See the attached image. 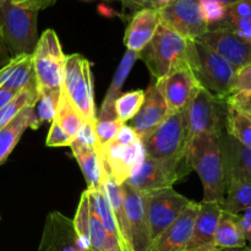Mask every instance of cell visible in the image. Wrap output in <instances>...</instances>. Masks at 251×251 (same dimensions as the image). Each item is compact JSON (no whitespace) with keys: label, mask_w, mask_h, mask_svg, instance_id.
Returning <instances> with one entry per match:
<instances>
[{"label":"cell","mask_w":251,"mask_h":251,"mask_svg":"<svg viewBox=\"0 0 251 251\" xmlns=\"http://www.w3.org/2000/svg\"><path fill=\"white\" fill-rule=\"evenodd\" d=\"M225 131L244 146L251 149V117L228 107Z\"/></svg>","instance_id":"obj_31"},{"label":"cell","mask_w":251,"mask_h":251,"mask_svg":"<svg viewBox=\"0 0 251 251\" xmlns=\"http://www.w3.org/2000/svg\"><path fill=\"white\" fill-rule=\"evenodd\" d=\"M90 240L95 251H119L112 238L103 227L97 212L90 202Z\"/></svg>","instance_id":"obj_33"},{"label":"cell","mask_w":251,"mask_h":251,"mask_svg":"<svg viewBox=\"0 0 251 251\" xmlns=\"http://www.w3.org/2000/svg\"><path fill=\"white\" fill-rule=\"evenodd\" d=\"M124 123L119 122L118 119H109V120H97L95 125L96 136H97L98 145L100 147L104 146L108 142L112 141L117 136L118 131L123 126Z\"/></svg>","instance_id":"obj_36"},{"label":"cell","mask_w":251,"mask_h":251,"mask_svg":"<svg viewBox=\"0 0 251 251\" xmlns=\"http://www.w3.org/2000/svg\"><path fill=\"white\" fill-rule=\"evenodd\" d=\"M144 90H135L122 93L115 100L114 103V110L117 119L119 122L124 123V124L127 120H131L139 113L140 108H141L142 103H144Z\"/></svg>","instance_id":"obj_32"},{"label":"cell","mask_w":251,"mask_h":251,"mask_svg":"<svg viewBox=\"0 0 251 251\" xmlns=\"http://www.w3.org/2000/svg\"><path fill=\"white\" fill-rule=\"evenodd\" d=\"M10 1H11L12 4H15V5H19V6H21V7H25V9H26V7H27V5L29 4V1H31V0H10Z\"/></svg>","instance_id":"obj_46"},{"label":"cell","mask_w":251,"mask_h":251,"mask_svg":"<svg viewBox=\"0 0 251 251\" xmlns=\"http://www.w3.org/2000/svg\"><path fill=\"white\" fill-rule=\"evenodd\" d=\"M61 90L77 108L85 122L96 124L97 115L93 100L91 63L81 54L75 53L66 55Z\"/></svg>","instance_id":"obj_7"},{"label":"cell","mask_w":251,"mask_h":251,"mask_svg":"<svg viewBox=\"0 0 251 251\" xmlns=\"http://www.w3.org/2000/svg\"><path fill=\"white\" fill-rule=\"evenodd\" d=\"M142 196L151 244L158 235L178 220L191 201L176 193L173 188L149 191L142 194Z\"/></svg>","instance_id":"obj_10"},{"label":"cell","mask_w":251,"mask_h":251,"mask_svg":"<svg viewBox=\"0 0 251 251\" xmlns=\"http://www.w3.org/2000/svg\"><path fill=\"white\" fill-rule=\"evenodd\" d=\"M247 247L242 230H240L238 215L222 211L215 234V248L218 250L238 249Z\"/></svg>","instance_id":"obj_26"},{"label":"cell","mask_w":251,"mask_h":251,"mask_svg":"<svg viewBox=\"0 0 251 251\" xmlns=\"http://www.w3.org/2000/svg\"><path fill=\"white\" fill-rule=\"evenodd\" d=\"M125 7L131 10H142V9H149V7H154V0H120Z\"/></svg>","instance_id":"obj_43"},{"label":"cell","mask_w":251,"mask_h":251,"mask_svg":"<svg viewBox=\"0 0 251 251\" xmlns=\"http://www.w3.org/2000/svg\"><path fill=\"white\" fill-rule=\"evenodd\" d=\"M228 6L215 0H200V11L208 28L221 24L227 16Z\"/></svg>","instance_id":"obj_35"},{"label":"cell","mask_w":251,"mask_h":251,"mask_svg":"<svg viewBox=\"0 0 251 251\" xmlns=\"http://www.w3.org/2000/svg\"><path fill=\"white\" fill-rule=\"evenodd\" d=\"M188 158L191 169L196 171L202 183V202L222 205L226 195V174L220 135L203 134L191 140L188 146Z\"/></svg>","instance_id":"obj_1"},{"label":"cell","mask_w":251,"mask_h":251,"mask_svg":"<svg viewBox=\"0 0 251 251\" xmlns=\"http://www.w3.org/2000/svg\"><path fill=\"white\" fill-rule=\"evenodd\" d=\"M66 55L54 29L48 28L37 41L32 53L34 78L38 92L61 90Z\"/></svg>","instance_id":"obj_8"},{"label":"cell","mask_w":251,"mask_h":251,"mask_svg":"<svg viewBox=\"0 0 251 251\" xmlns=\"http://www.w3.org/2000/svg\"><path fill=\"white\" fill-rule=\"evenodd\" d=\"M137 59H140V53L127 50L126 49L119 66H118L117 71H115L112 83H110L109 88H108V92L105 93L104 100L102 103V108H100V115L97 117V120L117 119L114 110L115 100L120 96V90H122L123 85L126 81L127 76H129L130 71H131L132 66L136 63Z\"/></svg>","instance_id":"obj_24"},{"label":"cell","mask_w":251,"mask_h":251,"mask_svg":"<svg viewBox=\"0 0 251 251\" xmlns=\"http://www.w3.org/2000/svg\"><path fill=\"white\" fill-rule=\"evenodd\" d=\"M87 1H88V0H87Z\"/></svg>","instance_id":"obj_54"},{"label":"cell","mask_w":251,"mask_h":251,"mask_svg":"<svg viewBox=\"0 0 251 251\" xmlns=\"http://www.w3.org/2000/svg\"><path fill=\"white\" fill-rule=\"evenodd\" d=\"M32 83H36L32 54L14 56L0 69V87L20 92Z\"/></svg>","instance_id":"obj_22"},{"label":"cell","mask_w":251,"mask_h":251,"mask_svg":"<svg viewBox=\"0 0 251 251\" xmlns=\"http://www.w3.org/2000/svg\"><path fill=\"white\" fill-rule=\"evenodd\" d=\"M220 251H251V248L244 247V248H238V249H225Z\"/></svg>","instance_id":"obj_49"},{"label":"cell","mask_w":251,"mask_h":251,"mask_svg":"<svg viewBox=\"0 0 251 251\" xmlns=\"http://www.w3.org/2000/svg\"><path fill=\"white\" fill-rule=\"evenodd\" d=\"M157 82L161 86L169 113L183 112L199 86L189 68L172 71L166 77Z\"/></svg>","instance_id":"obj_17"},{"label":"cell","mask_w":251,"mask_h":251,"mask_svg":"<svg viewBox=\"0 0 251 251\" xmlns=\"http://www.w3.org/2000/svg\"><path fill=\"white\" fill-rule=\"evenodd\" d=\"M169 110L161 86L156 80L145 91V100L139 113L131 119V129L141 141L168 117Z\"/></svg>","instance_id":"obj_13"},{"label":"cell","mask_w":251,"mask_h":251,"mask_svg":"<svg viewBox=\"0 0 251 251\" xmlns=\"http://www.w3.org/2000/svg\"><path fill=\"white\" fill-rule=\"evenodd\" d=\"M54 1H55V0H31V1H29V4L27 5L26 9L37 10V11H39V10L46 9L47 6H49V5L53 4Z\"/></svg>","instance_id":"obj_45"},{"label":"cell","mask_w":251,"mask_h":251,"mask_svg":"<svg viewBox=\"0 0 251 251\" xmlns=\"http://www.w3.org/2000/svg\"><path fill=\"white\" fill-rule=\"evenodd\" d=\"M2 1H4V0H0V4H1V2H2Z\"/></svg>","instance_id":"obj_52"},{"label":"cell","mask_w":251,"mask_h":251,"mask_svg":"<svg viewBox=\"0 0 251 251\" xmlns=\"http://www.w3.org/2000/svg\"><path fill=\"white\" fill-rule=\"evenodd\" d=\"M191 39H186L159 22V26L146 48L140 53L153 80L166 77L172 71L189 68Z\"/></svg>","instance_id":"obj_2"},{"label":"cell","mask_w":251,"mask_h":251,"mask_svg":"<svg viewBox=\"0 0 251 251\" xmlns=\"http://www.w3.org/2000/svg\"><path fill=\"white\" fill-rule=\"evenodd\" d=\"M220 147L226 184L229 180L251 181V149L233 139L225 130L220 135Z\"/></svg>","instance_id":"obj_18"},{"label":"cell","mask_w":251,"mask_h":251,"mask_svg":"<svg viewBox=\"0 0 251 251\" xmlns=\"http://www.w3.org/2000/svg\"><path fill=\"white\" fill-rule=\"evenodd\" d=\"M215 1H218V2H221V4L226 5V6H230V5H233V4H237V2L242 1V0H215Z\"/></svg>","instance_id":"obj_48"},{"label":"cell","mask_w":251,"mask_h":251,"mask_svg":"<svg viewBox=\"0 0 251 251\" xmlns=\"http://www.w3.org/2000/svg\"><path fill=\"white\" fill-rule=\"evenodd\" d=\"M158 26V10L154 7L135 12L124 33V44L127 50L141 53L153 38Z\"/></svg>","instance_id":"obj_21"},{"label":"cell","mask_w":251,"mask_h":251,"mask_svg":"<svg viewBox=\"0 0 251 251\" xmlns=\"http://www.w3.org/2000/svg\"><path fill=\"white\" fill-rule=\"evenodd\" d=\"M74 229L76 233L77 247L81 251L91 250L90 240V196L85 190L81 195L75 218L73 220Z\"/></svg>","instance_id":"obj_30"},{"label":"cell","mask_w":251,"mask_h":251,"mask_svg":"<svg viewBox=\"0 0 251 251\" xmlns=\"http://www.w3.org/2000/svg\"><path fill=\"white\" fill-rule=\"evenodd\" d=\"M228 107L251 117V92L235 93L226 100Z\"/></svg>","instance_id":"obj_40"},{"label":"cell","mask_w":251,"mask_h":251,"mask_svg":"<svg viewBox=\"0 0 251 251\" xmlns=\"http://www.w3.org/2000/svg\"><path fill=\"white\" fill-rule=\"evenodd\" d=\"M222 211V207L217 202L199 203V211L188 250L216 249L215 234Z\"/></svg>","instance_id":"obj_20"},{"label":"cell","mask_w":251,"mask_h":251,"mask_svg":"<svg viewBox=\"0 0 251 251\" xmlns=\"http://www.w3.org/2000/svg\"><path fill=\"white\" fill-rule=\"evenodd\" d=\"M147 157L173 159L188 154L185 117L183 112L169 113L168 117L142 141Z\"/></svg>","instance_id":"obj_9"},{"label":"cell","mask_w":251,"mask_h":251,"mask_svg":"<svg viewBox=\"0 0 251 251\" xmlns=\"http://www.w3.org/2000/svg\"><path fill=\"white\" fill-rule=\"evenodd\" d=\"M39 251H81L77 247L73 220L66 218L60 212L49 213Z\"/></svg>","instance_id":"obj_19"},{"label":"cell","mask_w":251,"mask_h":251,"mask_svg":"<svg viewBox=\"0 0 251 251\" xmlns=\"http://www.w3.org/2000/svg\"><path fill=\"white\" fill-rule=\"evenodd\" d=\"M196 41L210 47L235 70L251 63V43L226 29H208Z\"/></svg>","instance_id":"obj_14"},{"label":"cell","mask_w":251,"mask_h":251,"mask_svg":"<svg viewBox=\"0 0 251 251\" xmlns=\"http://www.w3.org/2000/svg\"><path fill=\"white\" fill-rule=\"evenodd\" d=\"M88 251H95V250H92V249H91V250H88Z\"/></svg>","instance_id":"obj_53"},{"label":"cell","mask_w":251,"mask_h":251,"mask_svg":"<svg viewBox=\"0 0 251 251\" xmlns=\"http://www.w3.org/2000/svg\"><path fill=\"white\" fill-rule=\"evenodd\" d=\"M238 222L245 242L249 243V248H251V207L238 215Z\"/></svg>","instance_id":"obj_42"},{"label":"cell","mask_w":251,"mask_h":251,"mask_svg":"<svg viewBox=\"0 0 251 251\" xmlns=\"http://www.w3.org/2000/svg\"><path fill=\"white\" fill-rule=\"evenodd\" d=\"M223 211L239 215L251 207V181L229 180L226 184V195L222 205Z\"/></svg>","instance_id":"obj_27"},{"label":"cell","mask_w":251,"mask_h":251,"mask_svg":"<svg viewBox=\"0 0 251 251\" xmlns=\"http://www.w3.org/2000/svg\"><path fill=\"white\" fill-rule=\"evenodd\" d=\"M56 123L70 135L73 139H75L78 130L85 123L81 113L78 112L77 108L71 103L66 93L61 90L60 98H59L58 109H56L55 119Z\"/></svg>","instance_id":"obj_29"},{"label":"cell","mask_w":251,"mask_h":251,"mask_svg":"<svg viewBox=\"0 0 251 251\" xmlns=\"http://www.w3.org/2000/svg\"><path fill=\"white\" fill-rule=\"evenodd\" d=\"M137 139H139V137L135 134L134 130L131 129V126H127V125L123 124V126L120 127L119 131H118L117 136H115L112 141L117 142V144L122 145V146H127V145L136 141Z\"/></svg>","instance_id":"obj_41"},{"label":"cell","mask_w":251,"mask_h":251,"mask_svg":"<svg viewBox=\"0 0 251 251\" xmlns=\"http://www.w3.org/2000/svg\"><path fill=\"white\" fill-rule=\"evenodd\" d=\"M38 96L39 92L36 83H32L28 87L20 91L11 102L7 103L2 109H0V129L6 126L25 108L34 107L37 100H38Z\"/></svg>","instance_id":"obj_28"},{"label":"cell","mask_w":251,"mask_h":251,"mask_svg":"<svg viewBox=\"0 0 251 251\" xmlns=\"http://www.w3.org/2000/svg\"><path fill=\"white\" fill-rule=\"evenodd\" d=\"M37 10L4 0L0 4V34L14 56L32 54L37 44Z\"/></svg>","instance_id":"obj_5"},{"label":"cell","mask_w":251,"mask_h":251,"mask_svg":"<svg viewBox=\"0 0 251 251\" xmlns=\"http://www.w3.org/2000/svg\"><path fill=\"white\" fill-rule=\"evenodd\" d=\"M251 92V63L235 70L230 95Z\"/></svg>","instance_id":"obj_38"},{"label":"cell","mask_w":251,"mask_h":251,"mask_svg":"<svg viewBox=\"0 0 251 251\" xmlns=\"http://www.w3.org/2000/svg\"><path fill=\"white\" fill-rule=\"evenodd\" d=\"M98 153L102 166L120 185L130 178L135 168L146 157L144 145L140 139L127 146H122L117 142L110 141L100 147Z\"/></svg>","instance_id":"obj_12"},{"label":"cell","mask_w":251,"mask_h":251,"mask_svg":"<svg viewBox=\"0 0 251 251\" xmlns=\"http://www.w3.org/2000/svg\"><path fill=\"white\" fill-rule=\"evenodd\" d=\"M228 105L225 100L216 97L199 85L184 109L188 146L199 135H221L225 130Z\"/></svg>","instance_id":"obj_4"},{"label":"cell","mask_w":251,"mask_h":251,"mask_svg":"<svg viewBox=\"0 0 251 251\" xmlns=\"http://www.w3.org/2000/svg\"><path fill=\"white\" fill-rule=\"evenodd\" d=\"M193 171L188 154L173 159H154L145 157L125 183L139 193L172 188Z\"/></svg>","instance_id":"obj_6"},{"label":"cell","mask_w":251,"mask_h":251,"mask_svg":"<svg viewBox=\"0 0 251 251\" xmlns=\"http://www.w3.org/2000/svg\"><path fill=\"white\" fill-rule=\"evenodd\" d=\"M120 186L124 198L127 232L132 248L135 251H149L151 247V239H150L146 216H145L144 196L126 183H123Z\"/></svg>","instance_id":"obj_15"},{"label":"cell","mask_w":251,"mask_h":251,"mask_svg":"<svg viewBox=\"0 0 251 251\" xmlns=\"http://www.w3.org/2000/svg\"><path fill=\"white\" fill-rule=\"evenodd\" d=\"M189 66L199 85L221 100L229 97L235 69L210 47L191 41Z\"/></svg>","instance_id":"obj_3"},{"label":"cell","mask_w":251,"mask_h":251,"mask_svg":"<svg viewBox=\"0 0 251 251\" xmlns=\"http://www.w3.org/2000/svg\"><path fill=\"white\" fill-rule=\"evenodd\" d=\"M95 125L96 124H92V123L88 122L83 123L82 126L80 127L77 135H76V137L74 140L80 142L83 146L91 147V149H95L98 151L100 150V145H98L97 136H96Z\"/></svg>","instance_id":"obj_39"},{"label":"cell","mask_w":251,"mask_h":251,"mask_svg":"<svg viewBox=\"0 0 251 251\" xmlns=\"http://www.w3.org/2000/svg\"><path fill=\"white\" fill-rule=\"evenodd\" d=\"M186 251H220L218 249H211V250H186Z\"/></svg>","instance_id":"obj_50"},{"label":"cell","mask_w":251,"mask_h":251,"mask_svg":"<svg viewBox=\"0 0 251 251\" xmlns=\"http://www.w3.org/2000/svg\"><path fill=\"white\" fill-rule=\"evenodd\" d=\"M19 92L14 90H9V88H4V87H0V109L5 107L7 103L11 102L16 95Z\"/></svg>","instance_id":"obj_44"},{"label":"cell","mask_w":251,"mask_h":251,"mask_svg":"<svg viewBox=\"0 0 251 251\" xmlns=\"http://www.w3.org/2000/svg\"><path fill=\"white\" fill-rule=\"evenodd\" d=\"M60 92L61 90H49L39 92L38 100L34 104V113H36V119L39 126L43 123L53 122L55 119Z\"/></svg>","instance_id":"obj_34"},{"label":"cell","mask_w":251,"mask_h":251,"mask_svg":"<svg viewBox=\"0 0 251 251\" xmlns=\"http://www.w3.org/2000/svg\"><path fill=\"white\" fill-rule=\"evenodd\" d=\"M171 1H173V0H154V5H156V9H159V7L166 6Z\"/></svg>","instance_id":"obj_47"},{"label":"cell","mask_w":251,"mask_h":251,"mask_svg":"<svg viewBox=\"0 0 251 251\" xmlns=\"http://www.w3.org/2000/svg\"><path fill=\"white\" fill-rule=\"evenodd\" d=\"M28 127H32V129H38L39 127L36 119L34 107L25 108L6 126L0 129V166L11 154L15 146L21 139L22 134Z\"/></svg>","instance_id":"obj_23"},{"label":"cell","mask_w":251,"mask_h":251,"mask_svg":"<svg viewBox=\"0 0 251 251\" xmlns=\"http://www.w3.org/2000/svg\"><path fill=\"white\" fill-rule=\"evenodd\" d=\"M199 211V202L190 201L178 220L169 226L161 235L152 242L149 251H186L191 235L194 223Z\"/></svg>","instance_id":"obj_16"},{"label":"cell","mask_w":251,"mask_h":251,"mask_svg":"<svg viewBox=\"0 0 251 251\" xmlns=\"http://www.w3.org/2000/svg\"><path fill=\"white\" fill-rule=\"evenodd\" d=\"M157 10L159 22L184 38L195 41L208 31L200 11V0H173Z\"/></svg>","instance_id":"obj_11"},{"label":"cell","mask_w":251,"mask_h":251,"mask_svg":"<svg viewBox=\"0 0 251 251\" xmlns=\"http://www.w3.org/2000/svg\"><path fill=\"white\" fill-rule=\"evenodd\" d=\"M2 43H4V41H2V38H1V34H0V49L2 48Z\"/></svg>","instance_id":"obj_51"},{"label":"cell","mask_w":251,"mask_h":251,"mask_svg":"<svg viewBox=\"0 0 251 251\" xmlns=\"http://www.w3.org/2000/svg\"><path fill=\"white\" fill-rule=\"evenodd\" d=\"M70 147L73 150L74 157H75L81 171H82L83 178L87 183V189L93 190V189L100 188L102 186L103 169L97 150L83 146L75 140L71 142Z\"/></svg>","instance_id":"obj_25"},{"label":"cell","mask_w":251,"mask_h":251,"mask_svg":"<svg viewBox=\"0 0 251 251\" xmlns=\"http://www.w3.org/2000/svg\"><path fill=\"white\" fill-rule=\"evenodd\" d=\"M74 141L73 137L56 123V120L51 122L50 127H49L48 135H47L46 145L48 147H64L70 146L71 142Z\"/></svg>","instance_id":"obj_37"}]
</instances>
